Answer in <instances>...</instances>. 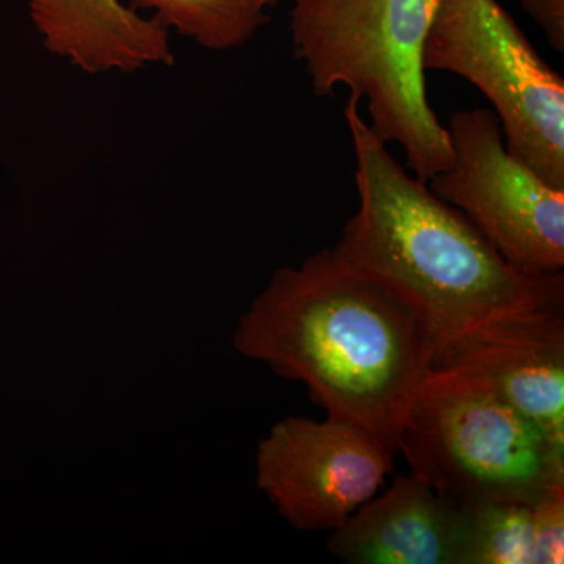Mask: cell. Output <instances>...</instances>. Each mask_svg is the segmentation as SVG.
Listing matches in <instances>:
<instances>
[{
    "mask_svg": "<svg viewBox=\"0 0 564 564\" xmlns=\"http://www.w3.org/2000/svg\"><path fill=\"white\" fill-rule=\"evenodd\" d=\"M348 99L359 209L333 248L413 304L436 340L433 369L500 344L564 340V274L507 261L462 210L411 176Z\"/></svg>",
    "mask_w": 564,
    "mask_h": 564,
    "instance_id": "6da1fadb",
    "label": "cell"
},
{
    "mask_svg": "<svg viewBox=\"0 0 564 564\" xmlns=\"http://www.w3.org/2000/svg\"><path fill=\"white\" fill-rule=\"evenodd\" d=\"M234 345L306 384L329 417L370 430L393 454L400 417L437 352L413 304L333 248L278 270L240 321Z\"/></svg>",
    "mask_w": 564,
    "mask_h": 564,
    "instance_id": "7a4b0ae2",
    "label": "cell"
},
{
    "mask_svg": "<svg viewBox=\"0 0 564 564\" xmlns=\"http://www.w3.org/2000/svg\"><path fill=\"white\" fill-rule=\"evenodd\" d=\"M436 0H293L291 35L317 96L347 87L370 128L429 182L452 163L447 128L426 96L422 47Z\"/></svg>",
    "mask_w": 564,
    "mask_h": 564,
    "instance_id": "3957f363",
    "label": "cell"
},
{
    "mask_svg": "<svg viewBox=\"0 0 564 564\" xmlns=\"http://www.w3.org/2000/svg\"><path fill=\"white\" fill-rule=\"evenodd\" d=\"M395 447L456 505H534L564 491L563 447L492 393L441 370L404 408Z\"/></svg>",
    "mask_w": 564,
    "mask_h": 564,
    "instance_id": "277c9868",
    "label": "cell"
},
{
    "mask_svg": "<svg viewBox=\"0 0 564 564\" xmlns=\"http://www.w3.org/2000/svg\"><path fill=\"white\" fill-rule=\"evenodd\" d=\"M422 66L470 82L492 104L511 154L564 188L563 77L497 0H436Z\"/></svg>",
    "mask_w": 564,
    "mask_h": 564,
    "instance_id": "5b68a950",
    "label": "cell"
},
{
    "mask_svg": "<svg viewBox=\"0 0 564 564\" xmlns=\"http://www.w3.org/2000/svg\"><path fill=\"white\" fill-rule=\"evenodd\" d=\"M447 132L454 158L426 182L430 191L462 210L518 269L563 273L564 188L511 154L492 110L455 111Z\"/></svg>",
    "mask_w": 564,
    "mask_h": 564,
    "instance_id": "8992f818",
    "label": "cell"
},
{
    "mask_svg": "<svg viewBox=\"0 0 564 564\" xmlns=\"http://www.w3.org/2000/svg\"><path fill=\"white\" fill-rule=\"evenodd\" d=\"M393 455L358 423L289 417L259 444L258 486L300 532L332 533L377 496Z\"/></svg>",
    "mask_w": 564,
    "mask_h": 564,
    "instance_id": "52a82bcc",
    "label": "cell"
},
{
    "mask_svg": "<svg viewBox=\"0 0 564 564\" xmlns=\"http://www.w3.org/2000/svg\"><path fill=\"white\" fill-rule=\"evenodd\" d=\"M326 547L352 564H464V511L417 475H402L334 530Z\"/></svg>",
    "mask_w": 564,
    "mask_h": 564,
    "instance_id": "ba28073f",
    "label": "cell"
},
{
    "mask_svg": "<svg viewBox=\"0 0 564 564\" xmlns=\"http://www.w3.org/2000/svg\"><path fill=\"white\" fill-rule=\"evenodd\" d=\"M44 47L87 74L173 63L170 32L128 0H28Z\"/></svg>",
    "mask_w": 564,
    "mask_h": 564,
    "instance_id": "9c48e42d",
    "label": "cell"
},
{
    "mask_svg": "<svg viewBox=\"0 0 564 564\" xmlns=\"http://www.w3.org/2000/svg\"><path fill=\"white\" fill-rule=\"evenodd\" d=\"M436 370L492 393L564 448V340L492 345Z\"/></svg>",
    "mask_w": 564,
    "mask_h": 564,
    "instance_id": "30bf717a",
    "label": "cell"
},
{
    "mask_svg": "<svg viewBox=\"0 0 564 564\" xmlns=\"http://www.w3.org/2000/svg\"><path fill=\"white\" fill-rule=\"evenodd\" d=\"M280 0H128L129 6L204 50L231 51L254 39Z\"/></svg>",
    "mask_w": 564,
    "mask_h": 564,
    "instance_id": "8fae6325",
    "label": "cell"
},
{
    "mask_svg": "<svg viewBox=\"0 0 564 564\" xmlns=\"http://www.w3.org/2000/svg\"><path fill=\"white\" fill-rule=\"evenodd\" d=\"M466 522L464 564H536V503L459 505Z\"/></svg>",
    "mask_w": 564,
    "mask_h": 564,
    "instance_id": "7c38bea8",
    "label": "cell"
},
{
    "mask_svg": "<svg viewBox=\"0 0 564 564\" xmlns=\"http://www.w3.org/2000/svg\"><path fill=\"white\" fill-rule=\"evenodd\" d=\"M536 564L564 562V491L536 503Z\"/></svg>",
    "mask_w": 564,
    "mask_h": 564,
    "instance_id": "4fadbf2b",
    "label": "cell"
},
{
    "mask_svg": "<svg viewBox=\"0 0 564 564\" xmlns=\"http://www.w3.org/2000/svg\"><path fill=\"white\" fill-rule=\"evenodd\" d=\"M521 3L545 33L551 46L564 54V0H521Z\"/></svg>",
    "mask_w": 564,
    "mask_h": 564,
    "instance_id": "5bb4252c",
    "label": "cell"
}]
</instances>
